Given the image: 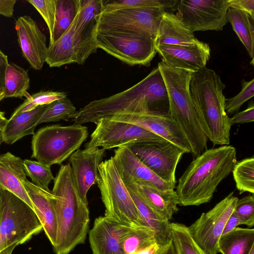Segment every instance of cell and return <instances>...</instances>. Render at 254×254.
I'll return each instance as SVG.
<instances>
[{
  "label": "cell",
  "mask_w": 254,
  "mask_h": 254,
  "mask_svg": "<svg viewBox=\"0 0 254 254\" xmlns=\"http://www.w3.org/2000/svg\"><path fill=\"white\" fill-rule=\"evenodd\" d=\"M240 225L239 217L234 210L227 221L222 235L229 232Z\"/></svg>",
  "instance_id": "7dc6e473"
},
{
  "label": "cell",
  "mask_w": 254,
  "mask_h": 254,
  "mask_svg": "<svg viewBox=\"0 0 254 254\" xmlns=\"http://www.w3.org/2000/svg\"><path fill=\"white\" fill-rule=\"evenodd\" d=\"M225 85L216 72L206 66L192 73L190 93L207 138L215 145H227L232 125L225 109Z\"/></svg>",
  "instance_id": "277c9868"
},
{
  "label": "cell",
  "mask_w": 254,
  "mask_h": 254,
  "mask_svg": "<svg viewBox=\"0 0 254 254\" xmlns=\"http://www.w3.org/2000/svg\"><path fill=\"white\" fill-rule=\"evenodd\" d=\"M254 247V228L237 227L222 235L218 244L222 254H249Z\"/></svg>",
  "instance_id": "83f0119b"
},
{
  "label": "cell",
  "mask_w": 254,
  "mask_h": 254,
  "mask_svg": "<svg viewBox=\"0 0 254 254\" xmlns=\"http://www.w3.org/2000/svg\"><path fill=\"white\" fill-rule=\"evenodd\" d=\"M29 86L28 71L13 63L8 64L5 73L4 99L25 96Z\"/></svg>",
  "instance_id": "f546056e"
},
{
  "label": "cell",
  "mask_w": 254,
  "mask_h": 254,
  "mask_svg": "<svg viewBox=\"0 0 254 254\" xmlns=\"http://www.w3.org/2000/svg\"><path fill=\"white\" fill-rule=\"evenodd\" d=\"M230 7L244 11L254 18V0H229Z\"/></svg>",
  "instance_id": "ee69618b"
},
{
  "label": "cell",
  "mask_w": 254,
  "mask_h": 254,
  "mask_svg": "<svg viewBox=\"0 0 254 254\" xmlns=\"http://www.w3.org/2000/svg\"><path fill=\"white\" fill-rule=\"evenodd\" d=\"M126 185L134 190L153 210L165 220L169 221L179 210V200L174 190L162 191L144 182Z\"/></svg>",
  "instance_id": "603a6c76"
},
{
  "label": "cell",
  "mask_w": 254,
  "mask_h": 254,
  "mask_svg": "<svg viewBox=\"0 0 254 254\" xmlns=\"http://www.w3.org/2000/svg\"><path fill=\"white\" fill-rule=\"evenodd\" d=\"M88 135L87 127L79 124L43 127L33 134L32 157L50 167L62 165L79 149Z\"/></svg>",
  "instance_id": "8992f818"
},
{
  "label": "cell",
  "mask_w": 254,
  "mask_h": 254,
  "mask_svg": "<svg viewBox=\"0 0 254 254\" xmlns=\"http://www.w3.org/2000/svg\"><path fill=\"white\" fill-rule=\"evenodd\" d=\"M228 21L247 49L250 57L254 59V18L247 12L229 7L227 10Z\"/></svg>",
  "instance_id": "f1b7e54d"
},
{
  "label": "cell",
  "mask_w": 254,
  "mask_h": 254,
  "mask_svg": "<svg viewBox=\"0 0 254 254\" xmlns=\"http://www.w3.org/2000/svg\"><path fill=\"white\" fill-rule=\"evenodd\" d=\"M80 0H57L53 43L67 29L80 8Z\"/></svg>",
  "instance_id": "836d02e7"
},
{
  "label": "cell",
  "mask_w": 254,
  "mask_h": 254,
  "mask_svg": "<svg viewBox=\"0 0 254 254\" xmlns=\"http://www.w3.org/2000/svg\"><path fill=\"white\" fill-rule=\"evenodd\" d=\"M236 162V148L230 145L207 149L194 158L176 187L179 205L198 206L209 202Z\"/></svg>",
  "instance_id": "7a4b0ae2"
},
{
  "label": "cell",
  "mask_w": 254,
  "mask_h": 254,
  "mask_svg": "<svg viewBox=\"0 0 254 254\" xmlns=\"http://www.w3.org/2000/svg\"><path fill=\"white\" fill-rule=\"evenodd\" d=\"M22 184L32 203L34 211L42 224L43 229L53 247L57 235L56 212L50 190L42 189L27 179Z\"/></svg>",
  "instance_id": "44dd1931"
},
{
  "label": "cell",
  "mask_w": 254,
  "mask_h": 254,
  "mask_svg": "<svg viewBox=\"0 0 254 254\" xmlns=\"http://www.w3.org/2000/svg\"><path fill=\"white\" fill-rule=\"evenodd\" d=\"M198 41L173 13L165 12L156 40V45H171L190 46Z\"/></svg>",
  "instance_id": "d4e9b609"
},
{
  "label": "cell",
  "mask_w": 254,
  "mask_h": 254,
  "mask_svg": "<svg viewBox=\"0 0 254 254\" xmlns=\"http://www.w3.org/2000/svg\"><path fill=\"white\" fill-rule=\"evenodd\" d=\"M26 176L23 160L20 158L9 152L0 155V190L13 194L34 210L22 184L26 179Z\"/></svg>",
  "instance_id": "7402d4cb"
},
{
  "label": "cell",
  "mask_w": 254,
  "mask_h": 254,
  "mask_svg": "<svg viewBox=\"0 0 254 254\" xmlns=\"http://www.w3.org/2000/svg\"><path fill=\"white\" fill-rule=\"evenodd\" d=\"M158 67L168 93L169 114L185 135L194 159L207 149L208 139L200 125L190 93L192 73L169 66L162 62L158 63Z\"/></svg>",
  "instance_id": "5b68a950"
},
{
  "label": "cell",
  "mask_w": 254,
  "mask_h": 254,
  "mask_svg": "<svg viewBox=\"0 0 254 254\" xmlns=\"http://www.w3.org/2000/svg\"><path fill=\"white\" fill-rule=\"evenodd\" d=\"M7 120L5 117L4 113L0 111V131L2 129L7 122Z\"/></svg>",
  "instance_id": "f907efd6"
},
{
  "label": "cell",
  "mask_w": 254,
  "mask_h": 254,
  "mask_svg": "<svg viewBox=\"0 0 254 254\" xmlns=\"http://www.w3.org/2000/svg\"><path fill=\"white\" fill-rule=\"evenodd\" d=\"M85 148L102 147L106 150L132 144L164 140L154 133L134 124L103 118L96 124Z\"/></svg>",
  "instance_id": "30bf717a"
},
{
  "label": "cell",
  "mask_w": 254,
  "mask_h": 254,
  "mask_svg": "<svg viewBox=\"0 0 254 254\" xmlns=\"http://www.w3.org/2000/svg\"><path fill=\"white\" fill-rule=\"evenodd\" d=\"M133 227L120 223L105 215L96 218L89 234L93 254H125L123 241Z\"/></svg>",
  "instance_id": "d6986e66"
},
{
  "label": "cell",
  "mask_w": 254,
  "mask_h": 254,
  "mask_svg": "<svg viewBox=\"0 0 254 254\" xmlns=\"http://www.w3.org/2000/svg\"><path fill=\"white\" fill-rule=\"evenodd\" d=\"M15 29L23 57L33 68L41 69L46 63L48 50L46 36L28 15L18 17Z\"/></svg>",
  "instance_id": "e0dca14e"
},
{
  "label": "cell",
  "mask_w": 254,
  "mask_h": 254,
  "mask_svg": "<svg viewBox=\"0 0 254 254\" xmlns=\"http://www.w3.org/2000/svg\"><path fill=\"white\" fill-rule=\"evenodd\" d=\"M51 191L57 222L54 250L56 254H68L84 243L90 222L88 204L78 194L69 163L61 165Z\"/></svg>",
  "instance_id": "3957f363"
},
{
  "label": "cell",
  "mask_w": 254,
  "mask_h": 254,
  "mask_svg": "<svg viewBox=\"0 0 254 254\" xmlns=\"http://www.w3.org/2000/svg\"><path fill=\"white\" fill-rule=\"evenodd\" d=\"M3 212V199L0 190V225L2 219Z\"/></svg>",
  "instance_id": "816d5d0a"
},
{
  "label": "cell",
  "mask_w": 254,
  "mask_h": 254,
  "mask_svg": "<svg viewBox=\"0 0 254 254\" xmlns=\"http://www.w3.org/2000/svg\"><path fill=\"white\" fill-rule=\"evenodd\" d=\"M3 212L0 225V254H12L15 248L30 240L43 229L34 210L24 201L0 190Z\"/></svg>",
  "instance_id": "52a82bcc"
},
{
  "label": "cell",
  "mask_w": 254,
  "mask_h": 254,
  "mask_svg": "<svg viewBox=\"0 0 254 254\" xmlns=\"http://www.w3.org/2000/svg\"><path fill=\"white\" fill-rule=\"evenodd\" d=\"M155 242L154 232L146 226L140 225L133 226L124 238L122 247L125 254H133Z\"/></svg>",
  "instance_id": "d6a6232c"
},
{
  "label": "cell",
  "mask_w": 254,
  "mask_h": 254,
  "mask_svg": "<svg viewBox=\"0 0 254 254\" xmlns=\"http://www.w3.org/2000/svg\"><path fill=\"white\" fill-rule=\"evenodd\" d=\"M143 127L176 145L185 153H190L188 141L178 124L169 113L157 112H119L106 117Z\"/></svg>",
  "instance_id": "9a60e30c"
},
{
  "label": "cell",
  "mask_w": 254,
  "mask_h": 254,
  "mask_svg": "<svg viewBox=\"0 0 254 254\" xmlns=\"http://www.w3.org/2000/svg\"><path fill=\"white\" fill-rule=\"evenodd\" d=\"M105 150L99 147L78 149L69 158L72 173L78 194L88 204L87 194L99 180L98 169L102 162Z\"/></svg>",
  "instance_id": "2e32d148"
},
{
  "label": "cell",
  "mask_w": 254,
  "mask_h": 254,
  "mask_svg": "<svg viewBox=\"0 0 254 254\" xmlns=\"http://www.w3.org/2000/svg\"><path fill=\"white\" fill-rule=\"evenodd\" d=\"M156 51L167 65L194 73L206 66L210 56L209 45L198 41L190 46L158 45Z\"/></svg>",
  "instance_id": "ac0fdd59"
},
{
  "label": "cell",
  "mask_w": 254,
  "mask_h": 254,
  "mask_svg": "<svg viewBox=\"0 0 254 254\" xmlns=\"http://www.w3.org/2000/svg\"><path fill=\"white\" fill-rule=\"evenodd\" d=\"M7 56L0 50V92L4 93L5 77L8 64Z\"/></svg>",
  "instance_id": "f6af8a7d"
},
{
  "label": "cell",
  "mask_w": 254,
  "mask_h": 254,
  "mask_svg": "<svg viewBox=\"0 0 254 254\" xmlns=\"http://www.w3.org/2000/svg\"><path fill=\"white\" fill-rule=\"evenodd\" d=\"M97 47L131 65L148 66L156 54V40L149 35L121 29H96Z\"/></svg>",
  "instance_id": "9c48e42d"
},
{
  "label": "cell",
  "mask_w": 254,
  "mask_h": 254,
  "mask_svg": "<svg viewBox=\"0 0 254 254\" xmlns=\"http://www.w3.org/2000/svg\"><path fill=\"white\" fill-rule=\"evenodd\" d=\"M2 143V140H1V131H0V146Z\"/></svg>",
  "instance_id": "11a10c76"
},
{
  "label": "cell",
  "mask_w": 254,
  "mask_h": 254,
  "mask_svg": "<svg viewBox=\"0 0 254 254\" xmlns=\"http://www.w3.org/2000/svg\"><path fill=\"white\" fill-rule=\"evenodd\" d=\"M126 186L137 207L142 224L154 232L156 243L161 246L170 241V221L159 216L134 190Z\"/></svg>",
  "instance_id": "4316f807"
},
{
  "label": "cell",
  "mask_w": 254,
  "mask_h": 254,
  "mask_svg": "<svg viewBox=\"0 0 254 254\" xmlns=\"http://www.w3.org/2000/svg\"><path fill=\"white\" fill-rule=\"evenodd\" d=\"M42 16L48 26L50 43L53 41V35L56 19L57 0H28Z\"/></svg>",
  "instance_id": "ab89813d"
},
{
  "label": "cell",
  "mask_w": 254,
  "mask_h": 254,
  "mask_svg": "<svg viewBox=\"0 0 254 254\" xmlns=\"http://www.w3.org/2000/svg\"><path fill=\"white\" fill-rule=\"evenodd\" d=\"M15 0H0V15L7 17L13 16Z\"/></svg>",
  "instance_id": "bcb514c9"
},
{
  "label": "cell",
  "mask_w": 254,
  "mask_h": 254,
  "mask_svg": "<svg viewBox=\"0 0 254 254\" xmlns=\"http://www.w3.org/2000/svg\"><path fill=\"white\" fill-rule=\"evenodd\" d=\"M23 163L25 174L32 183L42 189L50 190L49 185L54 179L51 167L29 159H24Z\"/></svg>",
  "instance_id": "74e56055"
},
{
  "label": "cell",
  "mask_w": 254,
  "mask_h": 254,
  "mask_svg": "<svg viewBox=\"0 0 254 254\" xmlns=\"http://www.w3.org/2000/svg\"><path fill=\"white\" fill-rule=\"evenodd\" d=\"M169 230L176 254H207L193 239L188 226L170 222Z\"/></svg>",
  "instance_id": "4dcf8cb0"
},
{
  "label": "cell",
  "mask_w": 254,
  "mask_h": 254,
  "mask_svg": "<svg viewBox=\"0 0 254 254\" xmlns=\"http://www.w3.org/2000/svg\"><path fill=\"white\" fill-rule=\"evenodd\" d=\"M232 172L240 194L245 192L254 193V156L237 161Z\"/></svg>",
  "instance_id": "e575fe53"
},
{
  "label": "cell",
  "mask_w": 254,
  "mask_h": 254,
  "mask_svg": "<svg viewBox=\"0 0 254 254\" xmlns=\"http://www.w3.org/2000/svg\"><path fill=\"white\" fill-rule=\"evenodd\" d=\"M79 9L64 33L49 45L46 63L51 67L76 63L73 35Z\"/></svg>",
  "instance_id": "484cf974"
},
{
  "label": "cell",
  "mask_w": 254,
  "mask_h": 254,
  "mask_svg": "<svg viewBox=\"0 0 254 254\" xmlns=\"http://www.w3.org/2000/svg\"><path fill=\"white\" fill-rule=\"evenodd\" d=\"M46 106H39L34 110L11 115L1 130L2 142L12 144L26 135H33Z\"/></svg>",
  "instance_id": "cb8c5ba5"
},
{
  "label": "cell",
  "mask_w": 254,
  "mask_h": 254,
  "mask_svg": "<svg viewBox=\"0 0 254 254\" xmlns=\"http://www.w3.org/2000/svg\"><path fill=\"white\" fill-rule=\"evenodd\" d=\"M4 99V93L0 92V101Z\"/></svg>",
  "instance_id": "f5cc1de1"
},
{
  "label": "cell",
  "mask_w": 254,
  "mask_h": 254,
  "mask_svg": "<svg viewBox=\"0 0 254 254\" xmlns=\"http://www.w3.org/2000/svg\"><path fill=\"white\" fill-rule=\"evenodd\" d=\"M119 173L125 185L137 182L149 183L162 191L174 190L176 186L165 182L142 163L127 146L114 150L112 156Z\"/></svg>",
  "instance_id": "ffe728a7"
},
{
  "label": "cell",
  "mask_w": 254,
  "mask_h": 254,
  "mask_svg": "<svg viewBox=\"0 0 254 254\" xmlns=\"http://www.w3.org/2000/svg\"><path fill=\"white\" fill-rule=\"evenodd\" d=\"M249 254H254V247L252 248Z\"/></svg>",
  "instance_id": "db71d44e"
},
{
  "label": "cell",
  "mask_w": 254,
  "mask_h": 254,
  "mask_svg": "<svg viewBox=\"0 0 254 254\" xmlns=\"http://www.w3.org/2000/svg\"><path fill=\"white\" fill-rule=\"evenodd\" d=\"M137 158L165 182L176 186V170L185 152L165 139L127 147Z\"/></svg>",
  "instance_id": "5bb4252c"
},
{
  "label": "cell",
  "mask_w": 254,
  "mask_h": 254,
  "mask_svg": "<svg viewBox=\"0 0 254 254\" xmlns=\"http://www.w3.org/2000/svg\"><path fill=\"white\" fill-rule=\"evenodd\" d=\"M80 9L75 24L76 30H83L97 25L104 7L103 0H80Z\"/></svg>",
  "instance_id": "8d00e7d4"
},
{
  "label": "cell",
  "mask_w": 254,
  "mask_h": 254,
  "mask_svg": "<svg viewBox=\"0 0 254 254\" xmlns=\"http://www.w3.org/2000/svg\"><path fill=\"white\" fill-rule=\"evenodd\" d=\"M98 172L97 185L105 207V216L128 226L142 225L137 207L112 157L100 163Z\"/></svg>",
  "instance_id": "ba28073f"
},
{
  "label": "cell",
  "mask_w": 254,
  "mask_h": 254,
  "mask_svg": "<svg viewBox=\"0 0 254 254\" xmlns=\"http://www.w3.org/2000/svg\"><path fill=\"white\" fill-rule=\"evenodd\" d=\"M164 13L162 8L157 7L103 11L98 18L96 29H121L156 39Z\"/></svg>",
  "instance_id": "7c38bea8"
},
{
  "label": "cell",
  "mask_w": 254,
  "mask_h": 254,
  "mask_svg": "<svg viewBox=\"0 0 254 254\" xmlns=\"http://www.w3.org/2000/svg\"><path fill=\"white\" fill-rule=\"evenodd\" d=\"M156 254H176L171 240L161 245Z\"/></svg>",
  "instance_id": "c3c4849f"
},
{
  "label": "cell",
  "mask_w": 254,
  "mask_h": 254,
  "mask_svg": "<svg viewBox=\"0 0 254 254\" xmlns=\"http://www.w3.org/2000/svg\"><path fill=\"white\" fill-rule=\"evenodd\" d=\"M25 97L26 99L14 111L12 115L29 111L39 106L47 105L56 100L67 97L64 92L53 91H40L33 95L27 92Z\"/></svg>",
  "instance_id": "f35d334b"
},
{
  "label": "cell",
  "mask_w": 254,
  "mask_h": 254,
  "mask_svg": "<svg viewBox=\"0 0 254 254\" xmlns=\"http://www.w3.org/2000/svg\"><path fill=\"white\" fill-rule=\"evenodd\" d=\"M178 0H103V11L134 8H161L172 13L177 10Z\"/></svg>",
  "instance_id": "1f68e13d"
},
{
  "label": "cell",
  "mask_w": 254,
  "mask_h": 254,
  "mask_svg": "<svg viewBox=\"0 0 254 254\" xmlns=\"http://www.w3.org/2000/svg\"><path fill=\"white\" fill-rule=\"evenodd\" d=\"M169 104L165 83L157 66L131 87L109 97L94 100L73 114L74 124H96L103 118L119 112L169 113Z\"/></svg>",
  "instance_id": "6da1fadb"
},
{
  "label": "cell",
  "mask_w": 254,
  "mask_h": 254,
  "mask_svg": "<svg viewBox=\"0 0 254 254\" xmlns=\"http://www.w3.org/2000/svg\"><path fill=\"white\" fill-rule=\"evenodd\" d=\"M229 0H181L176 15L190 31H220L228 22Z\"/></svg>",
  "instance_id": "8fae6325"
},
{
  "label": "cell",
  "mask_w": 254,
  "mask_h": 254,
  "mask_svg": "<svg viewBox=\"0 0 254 254\" xmlns=\"http://www.w3.org/2000/svg\"><path fill=\"white\" fill-rule=\"evenodd\" d=\"M254 95V79L247 81L242 80V89L239 93L231 98H225V109L227 114L233 115L238 112L242 105Z\"/></svg>",
  "instance_id": "60d3db41"
},
{
  "label": "cell",
  "mask_w": 254,
  "mask_h": 254,
  "mask_svg": "<svg viewBox=\"0 0 254 254\" xmlns=\"http://www.w3.org/2000/svg\"><path fill=\"white\" fill-rule=\"evenodd\" d=\"M76 111L70 100L66 97L47 105L38 122V125L45 123L56 122L61 120L68 121Z\"/></svg>",
  "instance_id": "d590c367"
},
{
  "label": "cell",
  "mask_w": 254,
  "mask_h": 254,
  "mask_svg": "<svg viewBox=\"0 0 254 254\" xmlns=\"http://www.w3.org/2000/svg\"><path fill=\"white\" fill-rule=\"evenodd\" d=\"M254 121V104L253 101L250 103L245 110L238 112L230 118L231 125L235 124H243Z\"/></svg>",
  "instance_id": "7bdbcfd3"
},
{
  "label": "cell",
  "mask_w": 254,
  "mask_h": 254,
  "mask_svg": "<svg viewBox=\"0 0 254 254\" xmlns=\"http://www.w3.org/2000/svg\"><path fill=\"white\" fill-rule=\"evenodd\" d=\"M238 199L233 192L230 193L188 227L193 239L207 254L219 253V240Z\"/></svg>",
  "instance_id": "4fadbf2b"
},
{
  "label": "cell",
  "mask_w": 254,
  "mask_h": 254,
  "mask_svg": "<svg viewBox=\"0 0 254 254\" xmlns=\"http://www.w3.org/2000/svg\"><path fill=\"white\" fill-rule=\"evenodd\" d=\"M161 245L155 242L149 246L141 249L133 254H156Z\"/></svg>",
  "instance_id": "681fc988"
},
{
  "label": "cell",
  "mask_w": 254,
  "mask_h": 254,
  "mask_svg": "<svg viewBox=\"0 0 254 254\" xmlns=\"http://www.w3.org/2000/svg\"><path fill=\"white\" fill-rule=\"evenodd\" d=\"M234 211L239 217L240 225H245L249 228L253 227L254 225V194L238 198Z\"/></svg>",
  "instance_id": "b9f144b4"
}]
</instances>
